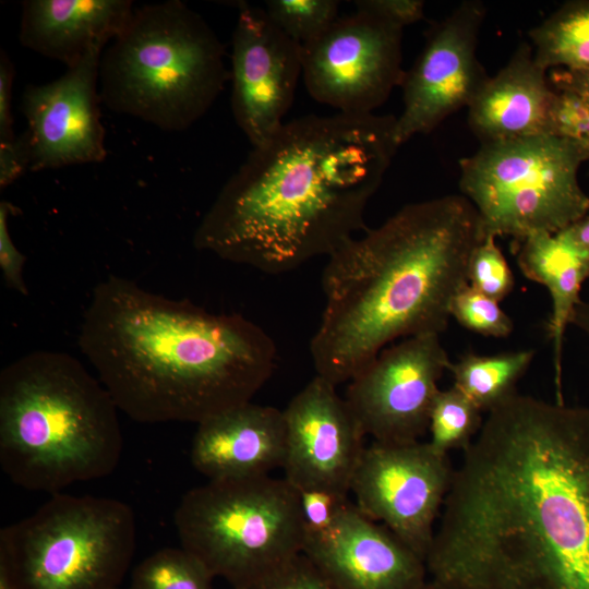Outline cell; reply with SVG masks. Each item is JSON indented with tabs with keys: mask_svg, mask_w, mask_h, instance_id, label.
<instances>
[{
	"mask_svg": "<svg viewBox=\"0 0 589 589\" xmlns=\"http://www.w3.org/2000/svg\"><path fill=\"white\" fill-rule=\"evenodd\" d=\"M212 574L183 548H164L134 568L130 589H212Z\"/></svg>",
	"mask_w": 589,
	"mask_h": 589,
	"instance_id": "25",
	"label": "cell"
},
{
	"mask_svg": "<svg viewBox=\"0 0 589 589\" xmlns=\"http://www.w3.org/2000/svg\"><path fill=\"white\" fill-rule=\"evenodd\" d=\"M560 232L575 247L589 265V214L572 223Z\"/></svg>",
	"mask_w": 589,
	"mask_h": 589,
	"instance_id": "37",
	"label": "cell"
},
{
	"mask_svg": "<svg viewBox=\"0 0 589 589\" xmlns=\"http://www.w3.org/2000/svg\"><path fill=\"white\" fill-rule=\"evenodd\" d=\"M354 4L401 28L422 20L425 5L422 0H358Z\"/></svg>",
	"mask_w": 589,
	"mask_h": 589,
	"instance_id": "33",
	"label": "cell"
},
{
	"mask_svg": "<svg viewBox=\"0 0 589 589\" xmlns=\"http://www.w3.org/2000/svg\"><path fill=\"white\" fill-rule=\"evenodd\" d=\"M461 194L402 206L328 256L325 305L310 342L316 375L348 383L396 339L441 335L484 238Z\"/></svg>",
	"mask_w": 589,
	"mask_h": 589,
	"instance_id": "4",
	"label": "cell"
},
{
	"mask_svg": "<svg viewBox=\"0 0 589 589\" xmlns=\"http://www.w3.org/2000/svg\"><path fill=\"white\" fill-rule=\"evenodd\" d=\"M131 0H26L19 39L27 49L72 68L105 48L125 28Z\"/></svg>",
	"mask_w": 589,
	"mask_h": 589,
	"instance_id": "19",
	"label": "cell"
},
{
	"mask_svg": "<svg viewBox=\"0 0 589 589\" xmlns=\"http://www.w3.org/2000/svg\"><path fill=\"white\" fill-rule=\"evenodd\" d=\"M514 244L520 272L550 293L548 330L554 347L555 371L560 374L564 335L581 300V287L589 279V265L560 231L533 233Z\"/></svg>",
	"mask_w": 589,
	"mask_h": 589,
	"instance_id": "21",
	"label": "cell"
},
{
	"mask_svg": "<svg viewBox=\"0 0 589 589\" xmlns=\"http://www.w3.org/2000/svg\"><path fill=\"white\" fill-rule=\"evenodd\" d=\"M450 362L440 335L404 338L384 348L348 382L344 399L374 442H418L428 432L438 381Z\"/></svg>",
	"mask_w": 589,
	"mask_h": 589,
	"instance_id": "12",
	"label": "cell"
},
{
	"mask_svg": "<svg viewBox=\"0 0 589 589\" xmlns=\"http://www.w3.org/2000/svg\"><path fill=\"white\" fill-rule=\"evenodd\" d=\"M283 410L245 402L197 424L191 462L208 480L268 476L283 465Z\"/></svg>",
	"mask_w": 589,
	"mask_h": 589,
	"instance_id": "18",
	"label": "cell"
},
{
	"mask_svg": "<svg viewBox=\"0 0 589 589\" xmlns=\"http://www.w3.org/2000/svg\"><path fill=\"white\" fill-rule=\"evenodd\" d=\"M136 522L116 498L56 493L0 531V558L20 589H120Z\"/></svg>",
	"mask_w": 589,
	"mask_h": 589,
	"instance_id": "8",
	"label": "cell"
},
{
	"mask_svg": "<svg viewBox=\"0 0 589 589\" xmlns=\"http://www.w3.org/2000/svg\"><path fill=\"white\" fill-rule=\"evenodd\" d=\"M231 46V112L255 147L285 123L302 76V46L263 7L247 2L238 5Z\"/></svg>",
	"mask_w": 589,
	"mask_h": 589,
	"instance_id": "14",
	"label": "cell"
},
{
	"mask_svg": "<svg viewBox=\"0 0 589 589\" xmlns=\"http://www.w3.org/2000/svg\"><path fill=\"white\" fill-rule=\"evenodd\" d=\"M485 14L482 1L465 0L428 28L423 48L400 84L404 108L394 129L398 147L467 108L489 77L477 55Z\"/></svg>",
	"mask_w": 589,
	"mask_h": 589,
	"instance_id": "13",
	"label": "cell"
},
{
	"mask_svg": "<svg viewBox=\"0 0 589 589\" xmlns=\"http://www.w3.org/2000/svg\"><path fill=\"white\" fill-rule=\"evenodd\" d=\"M79 347L119 410L141 423L200 422L250 402L272 376L271 336L110 275L83 313Z\"/></svg>",
	"mask_w": 589,
	"mask_h": 589,
	"instance_id": "3",
	"label": "cell"
},
{
	"mask_svg": "<svg viewBox=\"0 0 589 589\" xmlns=\"http://www.w3.org/2000/svg\"><path fill=\"white\" fill-rule=\"evenodd\" d=\"M402 32L363 10L338 17L302 46L309 95L339 113H374L402 82Z\"/></svg>",
	"mask_w": 589,
	"mask_h": 589,
	"instance_id": "10",
	"label": "cell"
},
{
	"mask_svg": "<svg viewBox=\"0 0 589 589\" xmlns=\"http://www.w3.org/2000/svg\"><path fill=\"white\" fill-rule=\"evenodd\" d=\"M587 160L582 144L546 133L480 143L459 161V190L476 208L484 236L517 242L555 233L589 214V195L578 180Z\"/></svg>",
	"mask_w": 589,
	"mask_h": 589,
	"instance_id": "9",
	"label": "cell"
},
{
	"mask_svg": "<svg viewBox=\"0 0 589 589\" xmlns=\"http://www.w3.org/2000/svg\"><path fill=\"white\" fill-rule=\"evenodd\" d=\"M570 325L576 326L589 339V298L579 301L572 317Z\"/></svg>",
	"mask_w": 589,
	"mask_h": 589,
	"instance_id": "38",
	"label": "cell"
},
{
	"mask_svg": "<svg viewBox=\"0 0 589 589\" xmlns=\"http://www.w3.org/2000/svg\"><path fill=\"white\" fill-rule=\"evenodd\" d=\"M252 589H337L303 554L265 577Z\"/></svg>",
	"mask_w": 589,
	"mask_h": 589,
	"instance_id": "31",
	"label": "cell"
},
{
	"mask_svg": "<svg viewBox=\"0 0 589 589\" xmlns=\"http://www.w3.org/2000/svg\"><path fill=\"white\" fill-rule=\"evenodd\" d=\"M14 206L8 201L0 203V268L5 284L21 294L28 293L24 281L26 256L14 244L9 231V216Z\"/></svg>",
	"mask_w": 589,
	"mask_h": 589,
	"instance_id": "32",
	"label": "cell"
},
{
	"mask_svg": "<svg viewBox=\"0 0 589 589\" xmlns=\"http://www.w3.org/2000/svg\"><path fill=\"white\" fill-rule=\"evenodd\" d=\"M425 566L449 589H589V407L516 393L488 412Z\"/></svg>",
	"mask_w": 589,
	"mask_h": 589,
	"instance_id": "1",
	"label": "cell"
},
{
	"mask_svg": "<svg viewBox=\"0 0 589 589\" xmlns=\"http://www.w3.org/2000/svg\"><path fill=\"white\" fill-rule=\"evenodd\" d=\"M15 76L14 64L9 55L0 53V144L13 141L12 88Z\"/></svg>",
	"mask_w": 589,
	"mask_h": 589,
	"instance_id": "35",
	"label": "cell"
},
{
	"mask_svg": "<svg viewBox=\"0 0 589 589\" xmlns=\"http://www.w3.org/2000/svg\"><path fill=\"white\" fill-rule=\"evenodd\" d=\"M298 492L305 537L329 530L350 502L348 495L327 490L312 489Z\"/></svg>",
	"mask_w": 589,
	"mask_h": 589,
	"instance_id": "30",
	"label": "cell"
},
{
	"mask_svg": "<svg viewBox=\"0 0 589 589\" xmlns=\"http://www.w3.org/2000/svg\"><path fill=\"white\" fill-rule=\"evenodd\" d=\"M181 548L232 589H252L302 553L299 492L284 478L208 480L175 512Z\"/></svg>",
	"mask_w": 589,
	"mask_h": 589,
	"instance_id": "7",
	"label": "cell"
},
{
	"mask_svg": "<svg viewBox=\"0 0 589 589\" xmlns=\"http://www.w3.org/2000/svg\"><path fill=\"white\" fill-rule=\"evenodd\" d=\"M339 5L336 0H267L263 8L276 26L303 46L339 17Z\"/></svg>",
	"mask_w": 589,
	"mask_h": 589,
	"instance_id": "26",
	"label": "cell"
},
{
	"mask_svg": "<svg viewBox=\"0 0 589 589\" xmlns=\"http://www.w3.org/2000/svg\"><path fill=\"white\" fill-rule=\"evenodd\" d=\"M453 476L447 455L429 442L373 441L362 453L350 492L362 514L381 522L425 563Z\"/></svg>",
	"mask_w": 589,
	"mask_h": 589,
	"instance_id": "11",
	"label": "cell"
},
{
	"mask_svg": "<svg viewBox=\"0 0 589 589\" xmlns=\"http://www.w3.org/2000/svg\"><path fill=\"white\" fill-rule=\"evenodd\" d=\"M0 589H20L5 562L0 558Z\"/></svg>",
	"mask_w": 589,
	"mask_h": 589,
	"instance_id": "39",
	"label": "cell"
},
{
	"mask_svg": "<svg viewBox=\"0 0 589 589\" xmlns=\"http://www.w3.org/2000/svg\"><path fill=\"white\" fill-rule=\"evenodd\" d=\"M450 317L460 326L484 337L505 338L514 329L500 302L465 285L450 303Z\"/></svg>",
	"mask_w": 589,
	"mask_h": 589,
	"instance_id": "27",
	"label": "cell"
},
{
	"mask_svg": "<svg viewBox=\"0 0 589 589\" xmlns=\"http://www.w3.org/2000/svg\"><path fill=\"white\" fill-rule=\"evenodd\" d=\"M467 280L471 287L497 302L512 292L515 278L496 237L485 236L474 248L467 267Z\"/></svg>",
	"mask_w": 589,
	"mask_h": 589,
	"instance_id": "28",
	"label": "cell"
},
{
	"mask_svg": "<svg viewBox=\"0 0 589 589\" xmlns=\"http://www.w3.org/2000/svg\"><path fill=\"white\" fill-rule=\"evenodd\" d=\"M119 408L68 352L36 350L0 373V465L16 485L60 493L119 465Z\"/></svg>",
	"mask_w": 589,
	"mask_h": 589,
	"instance_id": "5",
	"label": "cell"
},
{
	"mask_svg": "<svg viewBox=\"0 0 589 589\" xmlns=\"http://www.w3.org/2000/svg\"><path fill=\"white\" fill-rule=\"evenodd\" d=\"M482 413L456 387L440 389L430 412L429 444L442 455L453 449L465 452L483 424Z\"/></svg>",
	"mask_w": 589,
	"mask_h": 589,
	"instance_id": "24",
	"label": "cell"
},
{
	"mask_svg": "<svg viewBox=\"0 0 589 589\" xmlns=\"http://www.w3.org/2000/svg\"><path fill=\"white\" fill-rule=\"evenodd\" d=\"M31 168V146L26 131L13 141L0 144V188L17 180Z\"/></svg>",
	"mask_w": 589,
	"mask_h": 589,
	"instance_id": "34",
	"label": "cell"
},
{
	"mask_svg": "<svg viewBox=\"0 0 589 589\" xmlns=\"http://www.w3.org/2000/svg\"><path fill=\"white\" fill-rule=\"evenodd\" d=\"M584 146H585V147L587 148V151L589 152V142L586 143Z\"/></svg>",
	"mask_w": 589,
	"mask_h": 589,
	"instance_id": "41",
	"label": "cell"
},
{
	"mask_svg": "<svg viewBox=\"0 0 589 589\" xmlns=\"http://www.w3.org/2000/svg\"><path fill=\"white\" fill-rule=\"evenodd\" d=\"M420 589H449L443 585H440L433 580H428Z\"/></svg>",
	"mask_w": 589,
	"mask_h": 589,
	"instance_id": "40",
	"label": "cell"
},
{
	"mask_svg": "<svg viewBox=\"0 0 589 589\" xmlns=\"http://www.w3.org/2000/svg\"><path fill=\"white\" fill-rule=\"evenodd\" d=\"M336 387L315 375L283 410L281 469L297 491L350 493L365 435Z\"/></svg>",
	"mask_w": 589,
	"mask_h": 589,
	"instance_id": "16",
	"label": "cell"
},
{
	"mask_svg": "<svg viewBox=\"0 0 589 589\" xmlns=\"http://www.w3.org/2000/svg\"><path fill=\"white\" fill-rule=\"evenodd\" d=\"M528 35L534 60L544 70L589 72V0L564 2Z\"/></svg>",
	"mask_w": 589,
	"mask_h": 589,
	"instance_id": "23",
	"label": "cell"
},
{
	"mask_svg": "<svg viewBox=\"0 0 589 589\" xmlns=\"http://www.w3.org/2000/svg\"><path fill=\"white\" fill-rule=\"evenodd\" d=\"M392 115H308L287 121L220 189L196 250L266 274L330 256L360 230L398 148Z\"/></svg>",
	"mask_w": 589,
	"mask_h": 589,
	"instance_id": "2",
	"label": "cell"
},
{
	"mask_svg": "<svg viewBox=\"0 0 589 589\" xmlns=\"http://www.w3.org/2000/svg\"><path fill=\"white\" fill-rule=\"evenodd\" d=\"M302 553L337 589H420L428 581L424 561L352 502L329 530L305 537Z\"/></svg>",
	"mask_w": 589,
	"mask_h": 589,
	"instance_id": "17",
	"label": "cell"
},
{
	"mask_svg": "<svg viewBox=\"0 0 589 589\" xmlns=\"http://www.w3.org/2000/svg\"><path fill=\"white\" fill-rule=\"evenodd\" d=\"M546 70L534 60L532 46L521 41L494 75H489L467 107L470 130L480 143L545 133L554 88Z\"/></svg>",
	"mask_w": 589,
	"mask_h": 589,
	"instance_id": "20",
	"label": "cell"
},
{
	"mask_svg": "<svg viewBox=\"0 0 589 589\" xmlns=\"http://www.w3.org/2000/svg\"><path fill=\"white\" fill-rule=\"evenodd\" d=\"M545 133L582 145L588 143L589 103L574 91L554 88Z\"/></svg>",
	"mask_w": 589,
	"mask_h": 589,
	"instance_id": "29",
	"label": "cell"
},
{
	"mask_svg": "<svg viewBox=\"0 0 589 589\" xmlns=\"http://www.w3.org/2000/svg\"><path fill=\"white\" fill-rule=\"evenodd\" d=\"M534 358L531 349L504 351L494 354L464 353L450 362L454 384L482 412L516 394V385Z\"/></svg>",
	"mask_w": 589,
	"mask_h": 589,
	"instance_id": "22",
	"label": "cell"
},
{
	"mask_svg": "<svg viewBox=\"0 0 589 589\" xmlns=\"http://www.w3.org/2000/svg\"><path fill=\"white\" fill-rule=\"evenodd\" d=\"M554 88H566L581 95L589 103V72L555 69L549 76Z\"/></svg>",
	"mask_w": 589,
	"mask_h": 589,
	"instance_id": "36",
	"label": "cell"
},
{
	"mask_svg": "<svg viewBox=\"0 0 589 589\" xmlns=\"http://www.w3.org/2000/svg\"><path fill=\"white\" fill-rule=\"evenodd\" d=\"M103 52L88 53L55 81L25 86L20 109L27 123L29 171L105 160V129L99 110Z\"/></svg>",
	"mask_w": 589,
	"mask_h": 589,
	"instance_id": "15",
	"label": "cell"
},
{
	"mask_svg": "<svg viewBox=\"0 0 589 589\" xmlns=\"http://www.w3.org/2000/svg\"><path fill=\"white\" fill-rule=\"evenodd\" d=\"M120 589H122V588H120ZM127 589H130V588H127Z\"/></svg>",
	"mask_w": 589,
	"mask_h": 589,
	"instance_id": "42",
	"label": "cell"
},
{
	"mask_svg": "<svg viewBox=\"0 0 589 589\" xmlns=\"http://www.w3.org/2000/svg\"><path fill=\"white\" fill-rule=\"evenodd\" d=\"M225 56L214 29L182 1L135 7L101 55L100 101L163 131H184L223 92Z\"/></svg>",
	"mask_w": 589,
	"mask_h": 589,
	"instance_id": "6",
	"label": "cell"
}]
</instances>
